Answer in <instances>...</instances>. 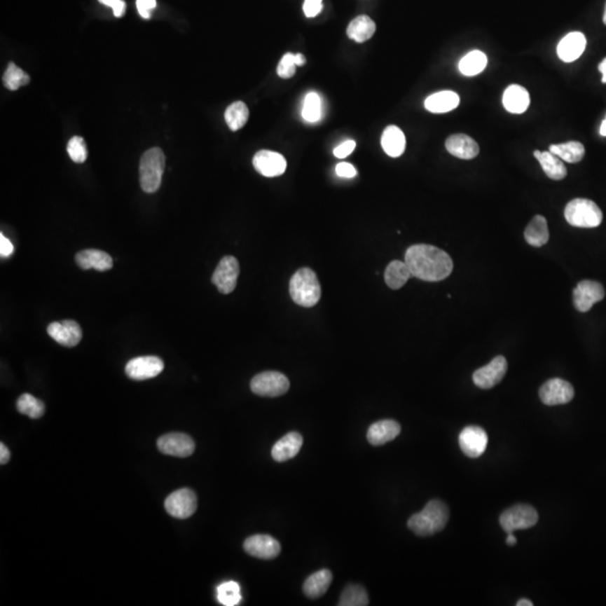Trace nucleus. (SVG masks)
<instances>
[{"label": "nucleus", "mask_w": 606, "mask_h": 606, "mask_svg": "<svg viewBox=\"0 0 606 606\" xmlns=\"http://www.w3.org/2000/svg\"><path fill=\"white\" fill-rule=\"evenodd\" d=\"M404 262L409 266L412 277L427 282L447 279L454 268L453 260L445 251L427 244H418L406 249Z\"/></svg>", "instance_id": "f257e3e1"}, {"label": "nucleus", "mask_w": 606, "mask_h": 606, "mask_svg": "<svg viewBox=\"0 0 606 606\" xmlns=\"http://www.w3.org/2000/svg\"><path fill=\"white\" fill-rule=\"evenodd\" d=\"M449 519L448 507L439 500H432L419 514H413L408 527L417 536L428 537L443 530Z\"/></svg>", "instance_id": "f03ea898"}, {"label": "nucleus", "mask_w": 606, "mask_h": 606, "mask_svg": "<svg viewBox=\"0 0 606 606\" xmlns=\"http://www.w3.org/2000/svg\"><path fill=\"white\" fill-rule=\"evenodd\" d=\"M289 291L291 299L301 307H315L322 298V287L317 274L309 268H300L294 274Z\"/></svg>", "instance_id": "7ed1b4c3"}, {"label": "nucleus", "mask_w": 606, "mask_h": 606, "mask_svg": "<svg viewBox=\"0 0 606 606\" xmlns=\"http://www.w3.org/2000/svg\"><path fill=\"white\" fill-rule=\"evenodd\" d=\"M165 156L158 147H153L143 154L139 163V182L142 189L147 193H154L162 184Z\"/></svg>", "instance_id": "20e7f679"}, {"label": "nucleus", "mask_w": 606, "mask_h": 606, "mask_svg": "<svg viewBox=\"0 0 606 606\" xmlns=\"http://www.w3.org/2000/svg\"><path fill=\"white\" fill-rule=\"evenodd\" d=\"M567 223L578 228H595L602 223L603 214L594 201L577 198L565 208Z\"/></svg>", "instance_id": "39448f33"}, {"label": "nucleus", "mask_w": 606, "mask_h": 606, "mask_svg": "<svg viewBox=\"0 0 606 606\" xmlns=\"http://www.w3.org/2000/svg\"><path fill=\"white\" fill-rule=\"evenodd\" d=\"M290 389V381L282 373L266 371L260 373L251 381L252 392L266 398H277Z\"/></svg>", "instance_id": "423d86ee"}, {"label": "nucleus", "mask_w": 606, "mask_h": 606, "mask_svg": "<svg viewBox=\"0 0 606 606\" xmlns=\"http://www.w3.org/2000/svg\"><path fill=\"white\" fill-rule=\"evenodd\" d=\"M539 516L531 505L518 504L505 510L500 516V525L507 533L516 530H525L537 525Z\"/></svg>", "instance_id": "0eeeda50"}, {"label": "nucleus", "mask_w": 606, "mask_h": 606, "mask_svg": "<svg viewBox=\"0 0 606 606\" xmlns=\"http://www.w3.org/2000/svg\"><path fill=\"white\" fill-rule=\"evenodd\" d=\"M170 516L177 519H188L195 514L198 507L197 495L190 488H181L170 494L164 503Z\"/></svg>", "instance_id": "6e6552de"}, {"label": "nucleus", "mask_w": 606, "mask_h": 606, "mask_svg": "<svg viewBox=\"0 0 606 606\" xmlns=\"http://www.w3.org/2000/svg\"><path fill=\"white\" fill-rule=\"evenodd\" d=\"M240 277V263L234 256H225L218 263L212 281L220 294H229L235 290Z\"/></svg>", "instance_id": "1a4fd4ad"}, {"label": "nucleus", "mask_w": 606, "mask_h": 606, "mask_svg": "<svg viewBox=\"0 0 606 606\" xmlns=\"http://www.w3.org/2000/svg\"><path fill=\"white\" fill-rule=\"evenodd\" d=\"M575 391L570 382L561 378H551L542 385L539 397L546 406H560L570 404L574 399Z\"/></svg>", "instance_id": "9d476101"}, {"label": "nucleus", "mask_w": 606, "mask_h": 606, "mask_svg": "<svg viewBox=\"0 0 606 606\" xmlns=\"http://www.w3.org/2000/svg\"><path fill=\"white\" fill-rule=\"evenodd\" d=\"M507 371H508V361L503 356H497L492 359L491 363L474 372V383L479 389H492L502 381Z\"/></svg>", "instance_id": "9b49d317"}, {"label": "nucleus", "mask_w": 606, "mask_h": 606, "mask_svg": "<svg viewBox=\"0 0 606 606\" xmlns=\"http://www.w3.org/2000/svg\"><path fill=\"white\" fill-rule=\"evenodd\" d=\"M163 370V361L156 356H142V357L133 358L125 367L126 376L136 381H144L149 378H156Z\"/></svg>", "instance_id": "f8f14e48"}, {"label": "nucleus", "mask_w": 606, "mask_h": 606, "mask_svg": "<svg viewBox=\"0 0 606 606\" xmlns=\"http://www.w3.org/2000/svg\"><path fill=\"white\" fill-rule=\"evenodd\" d=\"M605 296L603 285L595 281L585 280L578 283L572 292L574 305L579 312H587L596 302L602 301Z\"/></svg>", "instance_id": "ddd939ff"}, {"label": "nucleus", "mask_w": 606, "mask_h": 606, "mask_svg": "<svg viewBox=\"0 0 606 606\" xmlns=\"http://www.w3.org/2000/svg\"><path fill=\"white\" fill-rule=\"evenodd\" d=\"M158 448L169 456L186 458L195 453V443L188 434L173 432L164 434L158 440Z\"/></svg>", "instance_id": "4468645a"}, {"label": "nucleus", "mask_w": 606, "mask_h": 606, "mask_svg": "<svg viewBox=\"0 0 606 606\" xmlns=\"http://www.w3.org/2000/svg\"><path fill=\"white\" fill-rule=\"evenodd\" d=\"M460 446L462 453L469 458H478L488 447V437L484 429L469 426L462 429L460 434Z\"/></svg>", "instance_id": "2eb2a0df"}, {"label": "nucleus", "mask_w": 606, "mask_h": 606, "mask_svg": "<svg viewBox=\"0 0 606 606\" xmlns=\"http://www.w3.org/2000/svg\"><path fill=\"white\" fill-rule=\"evenodd\" d=\"M244 550L255 558L274 559L281 553V544L268 535H255L246 539Z\"/></svg>", "instance_id": "dca6fc26"}, {"label": "nucleus", "mask_w": 606, "mask_h": 606, "mask_svg": "<svg viewBox=\"0 0 606 606\" xmlns=\"http://www.w3.org/2000/svg\"><path fill=\"white\" fill-rule=\"evenodd\" d=\"M253 165L257 172L266 178H275L285 172L287 160L280 153L262 150L257 152L253 158Z\"/></svg>", "instance_id": "f3484780"}, {"label": "nucleus", "mask_w": 606, "mask_h": 606, "mask_svg": "<svg viewBox=\"0 0 606 606\" xmlns=\"http://www.w3.org/2000/svg\"><path fill=\"white\" fill-rule=\"evenodd\" d=\"M48 333L60 345L69 348L76 346L82 339L81 327L74 320L52 322L48 327Z\"/></svg>", "instance_id": "a211bd4d"}, {"label": "nucleus", "mask_w": 606, "mask_h": 606, "mask_svg": "<svg viewBox=\"0 0 606 606\" xmlns=\"http://www.w3.org/2000/svg\"><path fill=\"white\" fill-rule=\"evenodd\" d=\"M586 48V37L581 32H572L563 37L557 46V54L563 62H574Z\"/></svg>", "instance_id": "6ab92c4d"}, {"label": "nucleus", "mask_w": 606, "mask_h": 606, "mask_svg": "<svg viewBox=\"0 0 606 606\" xmlns=\"http://www.w3.org/2000/svg\"><path fill=\"white\" fill-rule=\"evenodd\" d=\"M446 150L460 160H473L479 153L475 139L466 134H454L446 139Z\"/></svg>", "instance_id": "aec40b11"}, {"label": "nucleus", "mask_w": 606, "mask_h": 606, "mask_svg": "<svg viewBox=\"0 0 606 606\" xmlns=\"http://www.w3.org/2000/svg\"><path fill=\"white\" fill-rule=\"evenodd\" d=\"M302 445H303V438L299 432H289L273 446L272 457L275 462H279L292 460L299 454Z\"/></svg>", "instance_id": "412c9836"}, {"label": "nucleus", "mask_w": 606, "mask_h": 606, "mask_svg": "<svg viewBox=\"0 0 606 606\" xmlns=\"http://www.w3.org/2000/svg\"><path fill=\"white\" fill-rule=\"evenodd\" d=\"M401 426L394 420H381L373 423L367 432V440L373 446H382L398 437Z\"/></svg>", "instance_id": "4be33fe9"}, {"label": "nucleus", "mask_w": 606, "mask_h": 606, "mask_svg": "<svg viewBox=\"0 0 606 606\" xmlns=\"http://www.w3.org/2000/svg\"><path fill=\"white\" fill-rule=\"evenodd\" d=\"M76 262L82 270H96V271H108L113 268V259L107 253L99 249H85L76 254Z\"/></svg>", "instance_id": "5701e85b"}, {"label": "nucleus", "mask_w": 606, "mask_h": 606, "mask_svg": "<svg viewBox=\"0 0 606 606\" xmlns=\"http://www.w3.org/2000/svg\"><path fill=\"white\" fill-rule=\"evenodd\" d=\"M502 102L509 113H523L530 106V95L522 85H511L505 89Z\"/></svg>", "instance_id": "b1692460"}, {"label": "nucleus", "mask_w": 606, "mask_h": 606, "mask_svg": "<svg viewBox=\"0 0 606 606\" xmlns=\"http://www.w3.org/2000/svg\"><path fill=\"white\" fill-rule=\"evenodd\" d=\"M460 96L454 91L445 90L434 93L425 102V107L432 113H446L460 106Z\"/></svg>", "instance_id": "393cba45"}, {"label": "nucleus", "mask_w": 606, "mask_h": 606, "mask_svg": "<svg viewBox=\"0 0 606 606\" xmlns=\"http://www.w3.org/2000/svg\"><path fill=\"white\" fill-rule=\"evenodd\" d=\"M381 144L387 156L399 158L406 151V136L398 126L391 125L384 130Z\"/></svg>", "instance_id": "a878e982"}, {"label": "nucleus", "mask_w": 606, "mask_h": 606, "mask_svg": "<svg viewBox=\"0 0 606 606\" xmlns=\"http://www.w3.org/2000/svg\"><path fill=\"white\" fill-rule=\"evenodd\" d=\"M533 156L538 160L539 163L542 164V170L548 178L556 181L566 178V167L563 163V160L558 156H555L550 151H546V152L535 151Z\"/></svg>", "instance_id": "bb28decb"}, {"label": "nucleus", "mask_w": 606, "mask_h": 606, "mask_svg": "<svg viewBox=\"0 0 606 606\" xmlns=\"http://www.w3.org/2000/svg\"><path fill=\"white\" fill-rule=\"evenodd\" d=\"M331 581H333V574L330 570H318L305 579L303 584V592L308 598L312 600L322 598L329 588Z\"/></svg>", "instance_id": "cd10ccee"}, {"label": "nucleus", "mask_w": 606, "mask_h": 606, "mask_svg": "<svg viewBox=\"0 0 606 606\" xmlns=\"http://www.w3.org/2000/svg\"><path fill=\"white\" fill-rule=\"evenodd\" d=\"M525 238L528 244L533 247H542L546 245L549 240L547 219L542 214L535 216L530 223H528Z\"/></svg>", "instance_id": "c85d7f7f"}, {"label": "nucleus", "mask_w": 606, "mask_h": 606, "mask_svg": "<svg viewBox=\"0 0 606 606\" xmlns=\"http://www.w3.org/2000/svg\"><path fill=\"white\" fill-rule=\"evenodd\" d=\"M412 277L411 271L406 263L402 261H392L387 266L384 280L387 287L392 290H399Z\"/></svg>", "instance_id": "c756f323"}, {"label": "nucleus", "mask_w": 606, "mask_h": 606, "mask_svg": "<svg viewBox=\"0 0 606 606\" xmlns=\"http://www.w3.org/2000/svg\"><path fill=\"white\" fill-rule=\"evenodd\" d=\"M376 31V25L373 20L366 15L358 16L350 22L347 35L357 43H364L370 40Z\"/></svg>", "instance_id": "7c9ffc66"}, {"label": "nucleus", "mask_w": 606, "mask_h": 606, "mask_svg": "<svg viewBox=\"0 0 606 606\" xmlns=\"http://www.w3.org/2000/svg\"><path fill=\"white\" fill-rule=\"evenodd\" d=\"M550 152L568 163H578L585 156V147L581 142H567L563 144H553L549 146Z\"/></svg>", "instance_id": "2f4dec72"}, {"label": "nucleus", "mask_w": 606, "mask_h": 606, "mask_svg": "<svg viewBox=\"0 0 606 606\" xmlns=\"http://www.w3.org/2000/svg\"><path fill=\"white\" fill-rule=\"evenodd\" d=\"M488 65V57L482 51L475 50L462 57L458 64L460 74L466 76H474L481 74Z\"/></svg>", "instance_id": "473e14b6"}, {"label": "nucleus", "mask_w": 606, "mask_h": 606, "mask_svg": "<svg viewBox=\"0 0 606 606\" xmlns=\"http://www.w3.org/2000/svg\"><path fill=\"white\" fill-rule=\"evenodd\" d=\"M249 110L242 102H233L225 111L226 124L233 132L240 130L249 120Z\"/></svg>", "instance_id": "72a5a7b5"}, {"label": "nucleus", "mask_w": 606, "mask_h": 606, "mask_svg": "<svg viewBox=\"0 0 606 606\" xmlns=\"http://www.w3.org/2000/svg\"><path fill=\"white\" fill-rule=\"evenodd\" d=\"M322 113H324V102L322 97L316 92L308 93L302 107V118L307 123L315 124L322 118Z\"/></svg>", "instance_id": "f704fd0d"}, {"label": "nucleus", "mask_w": 606, "mask_h": 606, "mask_svg": "<svg viewBox=\"0 0 606 606\" xmlns=\"http://www.w3.org/2000/svg\"><path fill=\"white\" fill-rule=\"evenodd\" d=\"M370 603L366 591L358 584H350L341 593L339 606H366Z\"/></svg>", "instance_id": "c9c22d12"}, {"label": "nucleus", "mask_w": 606, "mask_h": 606, "mask_svg": "<svg viewBox=\"0 0 606 606\" xmlns=\"http://www.w3.org/2000/svg\"><path fill=\"white\" fill-rule=\"evenodd\" d=\"M18 412L22 415H27L32 419H39L44 415L46 406L42 401L35 398L29 393L20 395L18 398V404H16Z\"/></svg>", "instance_id": "e433bc0d"}, {"label": "nucleus", "mask_w": 606, "mask_h": 606, "mask_svg": "<svg viewBox=\"0 0 606 606\" xmlns=\"http://www.w3.org/2000/svg\"><path fill=\"white\" fill-rule=\"evenodd\" d=\"M3 81L7 89L14 91L18 90L22 85H29L31 79L25 71L18 68L15 63L11 62L7 67L6 72L4 74Z\"/></svg>", "instance_id": "4c0bfd02"}, {"label": "nucleus", "mask_w": 606, "mask_h": 606, "mask_svg": "<svg viewBox=\"0 0 606 606\" xmlns=\"http://www.w3.org/2000/svg\"><path fill=\"white\" fill-rule=\"evenodd\" d=\"M218 600L225 606L238 605L242 600L240 586L235 581L221 584L217 589Z\"/></svg>", "instance_id": "58836bf2"}, {"label": "nucleus", "mask_w": 606, "mask_h": 606, "mask_svg": "<svg viewBox=\"0 0 606 606\" xmlns=\"http://www.w3.org/2000/svg\"><path fill=\"white\" fill-rule=\"evenodd\" d=\"M71 160L76 163H83L87 160L88 151L85 139L80 136H74L69 141L67 146Z\"/></svg>", "instance_id": "ea45409f"}, {"label": "nucleus", "mask_w": 606, "mask_h": 606, "mask_svg": "<svg viewBox=\"0 0 606 606\" xmlns=\"http://www.w3.org/2000/svg\"><path fill=\"white\" fill-rule=\"evenodd\" d=\"M296 54L287 53L277 65V74L282 79H290L296 74Z\"/></svg>", "instance_id": "a19ab883"}, {"label": "nucleus", "mask_w": 606, "mask_h": 606, "mask_svg": "<svg viewBox=\"0 0 606 606\" xmlns=\"http://www.w3.org/2000/svg\"><path fill=\"white\" fill-rule=\"evenodd\" d=\"M136 6L142 18L149 20L151 18L153 9L156 7V0H137Z\"/></svg>", "instance_id": "79ce46f5"}, {"label": "nucleus", "mask_w": 606, "mask_h": 606, "mask_svg": "<svg viewBox=\"0 0 606 606\" xmlns=\"http://www.w3.org/2000/svg\"><path fill=\"white\" fill-rule=\"evenodd\" d=\"M322 11V0H305L303 12L307 18H316Z\"/></svg>", "instance_id": "37998d69"}, {"label": "nucleus", "mask_w": 606, "mask_h": 606, "mask_svg": "<svg viewBox=\"0 0 606 606\" xmlns=\"http://www.w3.org/2000/svg\"><path fill=\"white\" fill-rule=\"evenodd\" d=\"M355 147V141L350 139V141L344 142V143H341L340 145L336 147L335 150H333V156L338 158H347V156H350V154L354 152Z\"/></svg>", "instance_id": "c03bdc74"}, {"label": "nucleus", "mask_w": 606, "mask_h": 606, "mask_svg": "<svg viewBox=\"0 0 606 606\" xmlns=\"http://www.w3.org/2000/svg\"><path fill=\"white\" fill-rule=\"evenodd\" d=\"M99 1L113 9L116 18H123L126 12V3L124 0H99Z\"/></svg>", "instance_id": "a18cd8bd"}, {"label": "nucleus", "mask_w": 606, "mask_h": 606, "mask_svg": "<svg viewBox=\"0 0 606 606\" xmlns=\"http://www.w3.org/2000/svg\"><path fill=\"white\" fill-rule=\"evenodd\" d=\"M336 173L340 178L352 179L357 175V170L355 169V167H352V164L343 162L336 167Z\"/></svg>", "instance_id": "49530a36"}, {"label": "nucleus", "mask_w": 606, "mask_h": 606, "mask_svg": "<svg viewBox=\"0 0 606 606\" xmlns=\"http://www.w3.org/2000/svg\"><path fill=\"white\" fill-rule=\"evenodd\" d=\"M14 253V246L9 242L8 238L0 235V255L1 257H9Z\"/></svg>", "instance_id": "de8ad7c7"}, {"label": "nucleus", "mask_w": 606, "mask_h": 606, "mask_svg": "<svg viewBox=\"0 0 606 606\" xmlns=\"http://www.w3.org/2000/svg\"><path fill=\"white\" fill-rule=\"evenodd\" d=\"M9 460H11L9 449L3 443H0V464L5 465L9 462Z\"/></svg>", "instance_id": "09e8293b"}, {"label": "nucleus", "mask_w": 606, "mask_h": 606, "mask_svg": "<svg viewBox=\"0 0 606 606\" xmlns=\"http://www.w3.org/2000/svg\"><path fill=\"white\" fill-rule=\"evenodd\" d=\"M598 71L602 74V82L606 83V57L598 64Z\"/></svg>", "instance_id": "8fccbe9b"}, {"label": "nucleus", "mask_w": 606, "mask_h": 606, "mask_svg": "<svg viewBox=\"0 0 606 606\" xmlns=\"http://www.w3.org/2000/svg\"><path fill=\"white\" fill-rule=\"evenodd\" d=\"M507 544L509 546H516V538L514 536V532L508 533V537H507Z\"/></svg>", "instance_id": "3c124183"}, {"label": "nucleus", "mask_w": 606, "mask_h": 606, "mask_svg": "<svg viewBox=\"0 0 606 606\" xmlns=\"http://www.w3.org/2000/svg\"><path fill=\"white\" fill-rule=\"evenodd\" d=\"M296 65H305V57L303 54L298 53L296 54Z\"/></svg>", "instance_id": "603ef678"}, {"label": "nucleus", "mask_w": 606, "mask_h": 606, "mask_svg": "<svg viewBox=\"0 0 606 606\" xmlns=\"http://www.w3.org/2000/svg\"><path fill=\"white\" fill-rule=\"evenodd\" d=\"M533 603L530 600H527V598H522V600H518V603H516V606H532Z\"/></svg>", "instance_id": "864d4df0"}, {"label": "nucleus", "mask_w": 606, "mask_h": 606, "mask_svg": "<svg viewBox=\"0 0 606 606\" xmlns=\"http://www.w3.org/2000/svg\"><path fill=\"white\" fill-rule=\"evenodd\" d=\"M600 134L606 137V117L605 119H604L603 123H602V125H600Z\"/></svg>", "instance_id": "5fc2aeb1"}, {"label": "nucleus", "mask_w": 606, "mask_h": 606, "mask_svg": "<svg viewBox=\"0 0 606 606\" xmlns=\"http://www.w3.org/2000/svg\"><path fill=\"white\" fill-rule=\"evenodd\" d=\"M603 23L605 24V25H606V5H605V12H604V16H603Z\"/></svg>", "instance_id": "6e6d98bb"}]
</instances>
